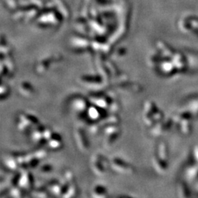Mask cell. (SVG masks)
Returning a JSON list of instances; mask_svg holds the SVG:
<instances>
[{"label": "cell", "instance_id": "6da1fadb", "mask_svg": "<svg viewBox=\"0 0 198 198\" xmlns=\"http://www.w3.org/2000/svg\"><path fill=\"white\" fill-rule=\"evenodd\" d=\"M109 167V161H107L101 154H93L91 158V168L97 175H105Z\"/></svg>", "mask_w": 198, "mask_h": 198}, {"label": "cell", "instance_id": "7a4b0ae2", "mask_svg": "<svg viewBox=\"0 0 198 198\" xmlns=\"http://www.w3.org/2000/svg\"><path fill=\"white\" fill-rule=\"evenodd\" d=\"M109 167L113 171L120 174L131 175L134 172V168L131 164L118 157H113L109 160Z\"/></svg>", "mask_w": 198, "mask_h": 198}, {"label": "cell", "instance_id": "3957f363", "mask_svg": "<svg viewBox=\"0 0 198 198\" xmlns=\"http://www.w3.org/2000/svg\"><path fill=\"white\" fill-rule=\"evenodd\" d=\"M17 128L20 131H26L33 126L38 124V120L35 117L26 113H21L17 117Z\"/></svg>", "mask_w": 198, "mask_h": 198}, {"label": "cell", "instance_id": "277c9868", "mask_svg": "<svg viewBox=\"0 0 198 198\" xmlns=\"http://www.w3.org/2000/svg\"><path fill=\"white\" fill-rule=\"evenodd\" d=\"M104 140L105 144L111 145L120 135V129L117 124L108 125L104 128Z\"/></svg>", "mask_w": 198, "mask_h": 198}, {"label": "cell", "instance_id": "5b68a950", "mask_svg": "<svg viewBox=\"0 0 198 198\" xmlns=\"http://www.w3.org/2000/svg\"><path fill=\"white\" fill-rule=\"evenodd\" d=\"M73 135H74V139L78 148L82 152L87 150L89 149V142L83 128L81 127H77L75 128L73 131Z\"/></svg>", "mask_w": 198, "mask_h": 198}, {"label": "cell", "instance_id": "8992f818", "mask_svg": "<svg viewBox=\"0 0 198 198\" xmlns=\"http://www.w3.org/2000/svg\"><path fill=\"white\" fill-rule=\"evenodd\" d=\"M90 100L92 103H94L95 106L104 110L109 109L110 106L112 103L111 100H110L109 97L101 93L92 95L90 96Z\"/></svg>", "mask_w": 198, "mask_h": 198}, {"label": "cell", "instance_id": "52a82bcc", "mask_svg": "<svg viewBox=\"0 0 198 198\" xmlns=\"http://www.w3.org/2000/svg\"><path fill=\"white\" fill-rule=\"evenodd\" d=\"M104 109H101L97 106H89L87 110V114L89 120L94 122H98L99 120H101L103 116V111Z\"/></svg>", "mask_w": 198, "mask_h": 198}, {"label": "cell", "instance_id": "ba28073f", "mask_svg": "<svg viewBox=\"0 0 198 198\" xmlns=\"http://www.w3.org/2000/svg\"><path fill=\"white\" fill-rule=\"evenodd\" d=\"M18 91L19 93L25 98H30L35 93V89L29 82L23 81L19 83L18 87Z\"/></svg>", "mask_w": 198, "mask_h": 198}, {"label": "cell", "instance_id": "9c48e42d", "mask_svg": "<svg viewBox=\"0 0 198 198\" xmlns=\"http://www.w3.org/2000/svg\"><path fill=\"white\" fill-rule=\"evenodd\" d=\"M72 107L75 112L77 114H81L84 111L87 110L88 106L87 101L85 100L84 98H75L72 102Z\"/></svg>", "mask_w": 198, "mask_h": 198}, {"label": "cell", "instance_id": "30bf717a", "mask_svg": "<svg viewBox=\"0 0 198 198\" xmlns=\"http://www.w3.org/2000/svg\"><path fill=\"white\" fill-rule=\"evenodd\" d=\"M45 127L43 126H35L33 130L31 133V139L32 140L36 143H42L43 141L45 142V137H44V131H45Z\"/></svg>", "mask_w": 198, "mask_h": 198}, {"label": "cell", "instance_id": "8fae6325", "mask_svg": "<svg viewBox=\"0 0 198 198\" xmlns=\"http://www.w3.org/2000/svg\"><path fill=\"white\" fill-rule=\"evenodd\" d=\"M18 184L21 189L24 190H28L31 187L32 184V180L31 179V175L28 172H24L21 175H19L18 180Z\"/></svg>", "mask_w": 198, "mask_h": 198}, {"label": "cell", "instance_id": "7c38bea8", "mask_svg": "<svg viewBox=\"0 0 198 198\" xmlns=\"http://www.w3.org/2000/svg\"><path fill=\"white\" fill-rule=\"evenodd\" d=\"M47 145L49 149L53 150H60L62 147V141L60 135L56 133H53L52 136L47 141Z\"/></svg>", "mask_w": 198, "mask_h": 198}, {"label": "cell", "instance_id": "4fadbf2b", "mask_svg": "<svg viewBox=\"0 0 198 198\" xmlns=\"http://www.w3.org/2000/svg\"><path fill=\"white\" fill-rule=\"evenodd\" d=\"M91 195L94 197H105L108 195V191L103 185H95L91 190Z\"/></svg>", "mask_w": 198, "mask_h": 198}, {"label": "cell", "instance_id": "5bb4252c", "mask_svg": "<svg viewBox=\"0 0 198 198\" xmlns=\"http://www.w3.org/2000/svg\"><path fill=\"white\" fill-rule=\"evenodd\" d=\"M79 82L83 84L96 85L101 83V79L100 76H82L79 78Z\"/></svg>", "mask_w": 198, "mask_h": 198}, {"label": "cell", "instance_id": "9a60e30c", "mask_svg": "<svg viewBox=\"0 0 198 198\" xmlns=\"http://www.w3.org/2000/svg\"><path fill=\"white\" fill-rule=\"evenodd\" d=\"M51 65V62L47 59V60H43L38 62L35 65V71L37 73H43L48 70Z\"/></svg>", "mask_w": 198, "mask_h": 198}, {"label": "cell", "instance_id": "2e32d148", "mask_svg": "<svg viewBox=\"0 0 198 198\" xmlns=\"http://www.w3.org/2000/svg\"><path fill=\"white\" fill-rule=\"evenodd\" d=\"M4 164L7 168L9 170H16L17 167H18V162L16 159V156H9L8 158H5L4 160Z\"/></svg>", "mask_w": 198, "mask_h": 198}, {"label": "cell", "instance_id": "e0dca14e", "mask_svg": "<svg viewBox=\"0 0 198 198\" xmlns=\"http://www.w3.org/2000/svg\"><path fill=\"white\" fill-rule=\"evenodd\" d=\"M9 92H10V89H9L8 86L7 84H1V99H4L5 97H7L9 95Z\"/></svg>", "mask_w": 198, "mask_h": 198}]
</instances>
